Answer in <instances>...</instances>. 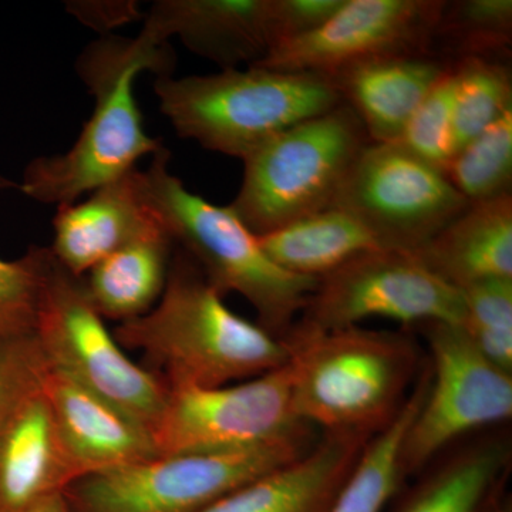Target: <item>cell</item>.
Segmentation results:
<instances>
[{"mask_svg": "<svg viewBox=\"0 0 512 512\" xmlns=\"http://www.w3.org/2000/svg\"><path fill=\"white\" fill-rule=\"evenodd\" d=\"M113 335L120 346L140 350L167 386H227L289 362L285 340L232 312L183 249L158 305L121 322Z\"/></svg>", "mask_w": 512, "mask_h": 512, "instance_id": "obj_1", "label": "cell"}, {"mask_svg": "<svg viewBox=\"0 0 512 512\" xmlns=\"http://www.w3.org/2000/svg\"><path fill=\"white\" fill-rule=\"evenodd\" d=\"M284 340L293 413L323 433L372 439L396 420L423 372L416 339L404 332L296 322Z\"/></svg>", "mask_w": 512, "mask_h": 512, "instance_id": "obj_2", "label": "cell"}, {"mask_svg": "<svg viewBox=\"0 0 512 512\" xmlns=\"http://www.w3.org/2000/svg\"><path fill=\"white\" fill-rule=\"evenodd\" d=\"M170 50L146 33L134 39L107 37L87 46L77 72L94 97L92 117L72 150L39 157L26 167L20 190L45 204H73L84 192L119 180L140 158L163 150L148 136L134 96V80L143 70L170 76Z\"/></svg>", "mask_w": 512, "mask_h": 512, "instance_id": "obj_3", "label": "cell"}, {"mask_svg": "<svg viewBox=\"0 0 512 512\" xmlns=\"http://www.w3.org/2000/svg\"><path fill=\"white\" fill-rule=\"evenodd\" d=\"M168 160L170 153L163 148L146 171L137 170L138 191L148 210L222 296H244L259 325L284 339L296 316L305 311L318 279L289 274L275 265L229 205L211 204L188 191L168 170Z\"/></svg>", "mask_w": 512, "mask_h": 512, "instance_id": "obj_4", "label": "cell"}, {"mask_svg": "<svg viewBox=\"0 0 512 512\" xmlns=\"http://www.w3.org/2000/svg\"><path fill=\"white\" fill-rule=\"evenodd\" d=\"M160 109L181 137L244 160L286 128L342 104L329 77L248 66L208 76H158Z\"/></svg>", "mask_w": 512, "mask_h": 512, "instance_id": "obj_5", "label": "cell"}, {"mask_svg": "<svg viewBox=\"0 0 512 512\" xmlns=\"http://www.w3.org/2000/svg\"><path fill=\"white\" fill-rule=\"evenodd\" d=\"M369 137L345 103L286 128L244 158L229 208L256 237L332 207Z\"/></svg>", "mask_w": 512, "mask_h": 512, "instance_id": "obj_6", "label": "cell"}, {"mask_svg": "<svg viewBox=\"0 0 512 512\" xmlns=\"http://www.w3.org/2000/svg\"><path fill=\"white\" fill-rule=\"evenodd\" d=\"M311 429L227 453L160 456L79 478L63 491L72 512H201L242 485L308 453Z\"/></svg>", "mask_w": 512, "mask_h": 512, "instance_id": "obj_7", "label": "cell"}, {"mask_svg": "<svg viewBox=\"0 0 512 512\" xmlns=\"http://www.w3.org/2000/svg\"><path fill=\"white\" fill-rule=\"evenodd\" d=\"M35 338L47 366L154 430L167 402V384L128 359L90 302L82 278L47 248Z\"/></svg>", "mask_w": 512, "mask_h": 512, "instance_id": "obj_8", "label": "cell"}, {"mask_svg": "<svg viewBox=\"0 0 512 512\" xmlns=\"http://www.w3.org/2000/svg\"><path fill=\"white\" fill-rule=\"evenodd\" d=\"M417 329L430 352V382L400 448L404 480L419 476L454 444L512 416V373L484 357L461 325L429 322Z\"/></svg>", "mask_w": 512, "mask_h": 512, "instance_id": "obj_9", "label": "cell"}, {"mask_svg": "<svg viewBox=\"0 0 512 512\" xmlns=\"http://www.w3.org/2000/svg\"><path fill=\"white\" fill-rule=\"evenodd\" d=\"M468 205L440 168L400 144L370 141L332 207L352 215L380 249L416 254Z\"/></svg>", "mask_w": 512, "mask_h": 512, "instance_id": "obj_10", "label": "cell"}, {"mask_svg": "<svg viewBox=\"0 0 512 512\" xmlns=\"http://www.w3.org/2000/svg\"><path fill=\"white\" fill-rule=\"evenodd\" d=\"M167 387L153 430L160 456L247 450L313 429L293 413L288 363L227 386Z\"/></svg>", "mask_w": 512, "mask_h": 512, "instance_id": "obj_11", "label": "cell"}, {"mask_svg": "<svg viewBox=\"0 0 512 512\" xmlns=\"http://www.w3.org/2000/svg\"><path fill=\"white\" fill-rule=\"evenodd\" d=\"M302 315L299 323L318 330L350 328L372 318L409 328L429 322L461 325L464 303L461 292L416 255L376 249L320 278Z\"/></svg>", "mask_w": 512, "mask_h": 512, "instance_id": "obj_12", "label": "cell"}, {"mask_svg": "<svg viewBox=\"0 0 512 512\" xmlns=\"http://www.w3.org/2000/svg\"><path fill=\"white\" fill-rule=\"evenodd\" d=\"M446 0H345L315 32L276 47L254 66L323 76L348 64L397 55H434Z\"/></svg>", "mask_w": 512, "mask_h": 512, "instance_id": "obj_13", "label": "cell"}, {"mask_svg": "<svg viewBox=\"0 0 512 512\" xmlns=\"http://www.w3.org/2000/svg\"><path fill=\"white\" fill-rule=\"evenodd\" d=\"M80 477L40 376L0 424V512H26Z\"/></svg>", "mask_w": 512, "mask_h": 512, "instance_id": "obj_14", "label": "cell"}, {"mask_svg": "<svg viewBox=\"0 0 512 512\" xmlns=\"http://www.w3.org/2000/svg\"><path fill=\"white\" fill-rule=\"evenodd\" d=\"M42 389L80 476L160 457L153 431L46 362Z\"/></svg>", "mask_w": 512, "mask_h": 512, "instance_id": "obj_15", "label": "cell"}, {"mask_svg": "<svg viewBox=\"0 0 512 512\" xmlns=\"http://www.w3.org/2000/svg\"><path fill=\"white\" fill-rule=\"evenodd\" d=\"M268 0H160L143 32L158 45L178 36L191 52L222 70L261 62L269 52Z\"/></svg>", "mask_w": 512, "mask_h": 512, "instance_id": "obj_16", "label": "cell"}, {"mask_svg": "<svg viewBox=\"0 0 512 512\" xmlns=\"http://www.w3.org/2000/svg\"><path fill=\"white\" fill-rule=\"evenodd\" d=\"M451 64L436 55L375 57L328 74L372 143H396L410 117Z\"/></svg>", "mask_w": 512, "mask_h": 512, "instance_id": "obj_17", "label": "cell"}, {"mask_svg": "<svg viewBox=\"0 0 512 512\" xmlns=\"http://www.w3.org/2000/svg\"><path fill=\"white\" fill-rule=\"evenodd\" d=\"M137 170L93 191L80 204L60 205L50 251L74 276L86 274L131 242L163 231L137 185Z\"/></svg>", "mask_w": 512, "mask_h": 512, "instance_id": "obj_18", "label": "cell"}, {"mask_svg": "<svg viewBox=\"0 0 512 512\" xmlns=\"http://www.w3.org/2000/svg\"><path fill=\"white\" fill-rule=\"evenodd\" d=\"M367 437L323 433L298 460L242 485L201 512H328Z\"/></svg>", "mask_w": 512, "mask_h": 512, "instance_id": "obj_19", "label": "cell"}, {"mask_svg": "<svg viewBox=\"0 0 512 512\" xmlns=\"http://www.w3.org/2000/svg\"><path fill=\"white\" fill-rule=\"evenodd\" d=\"M511 458L507 431L461 440L421 471L393 512H484L507 484Z\"/></svg>", "mask_w": 512, "mask_h": 512, "instance_id": "obj_20", "label": "cell"}, {"mask_svg": "<svg viewBox=\"0 0 512 512\" xmlns=\"http://www.w3.org/2000/svg\"><path fill=\"white\" fill-rule=\"evenodd\" d=\"M413 255L458 291L512 279V194L468 205Z\"/></svg>", "mask_w": 512, "mask_h": 512, "instance_id": "obj_21", "label": "cell"}, {"mask_svg": "<svg viewBox=\"0 0 512 512\" xmlns=\"http://www.w3.org/2000/svg\"><path fill=\"white\" fill-rule=\"evenodd\" d=\"M173 245L163 229L113 252L84 274V289L101 318L127 322L154 308L167 284Z\"/></svg>", "mask_w": 512, "mask_h": 512, "instance_id": "obj_22", "label": "cell"}, {"mask_svg": "<svg viewBox=\"0 0 512 512\" xmlns=\"http://www.w3.org/2000/svg\"><path fill=\"white\" fill-rule=\"evenodd\" d=\"M256 238L262 251L279 268L318 281L350 259L380 249L362 224L336 207Z\"/></svg>", "mask_w": 512, "mask_h": 512, "instance_id": "obj_23", "label": "cell"}, {"mask_svg": "<svg viewBox=\"0 0 512 512\" xmlns=\"http://www.w3.org/2000/svg\"><path fill=\"white\" fill-rule=\"evenodd\" d=\"M430 369L423 372L402 412L387 429L367 441L359 460L330 504L328 512H382L404 484L400 448L429 389Z\"/></svg>", "mask_w": 512, "mask_h": 512, "instance_id": "obj_24", "label": "cell"}, {"mask_svg": "<svg viewBox=\"0 0 512 512\" xmlns=\"http://www.w3.org/2000/svg\"><path fill=\"white\" fill-rule=\"evenodd\" d=\"M511 0H453L444 2L434 55L453 64L463 59L510 62Z\"/></svg>", "mask_w": 512, "mask_h": 512, "instance_id": "obj_25", "label": "cell"}, {"mask_svg": "<svg viewBox=\"0 0 512 512\" xmlns=\"http://www.w3.org/2000/svg\"><path fill=\"white\" fill-rule=\"evenodd\" d=\"M453 69L456 154L512 110V70L510 62L488 59H463Z\"/></svg>", "mask_w": 512, "mask_h": 512, "instance_id": "obj_26", "label": "cell"}, {"mask_svg": "<svg viewBox=\"0 0 512 512\" xmlns=\"http://www.w3.org/2000/svg\"><path fill=\"white\" fill-rule=\"evenodd\" d=\"M444 173L470 204L512 194V110L461 147Z\"/></svg>", "mask_w": 512, "mask_h": 512, "instance_id": "obj_27", "label": "cell"}, {"mask_svg": "<svg viewBox=\"0 0 512 512\" xmlns=\"http://www.w3.org/2000/svg\"><path fill=\"white\" fill-rule=\"evenodd\" d=\"M460 292L461 328L484 357L512 373V279H488Z\"/></svg>", "mask_w": 512, "mask_h": 512, "instance_id": "obj_28", "label": "cell"}, {"mask_svg": "<svg viewBox=\"0 0 512 512\" xmlns=\"http://www.w3.org/2000/svg\"><path fill=\"white\" fill-rule=\"evenodd\" d=\"M454 93L456 74L450 70L434 84L396 141L424 163L446 170L454 156Z\"/></svg>", "mask_w": 512, "mask_h": 512, "instance_id": "obj_29", "label": "cell"}, {"mask_svg": "<svg viewBox=\"0 0 512 512\" xmlns=\"http://www.w3.org/2000/svg\"><path fill=\"white\" fill-rule=\"evenodd\" d=\"M13 183L0 177V190ZM45 249L33 247L16 261L0 259V335H35Z\"/></svg>", "mask_w": 512, "mask_h": 512, "instance_id": "obj_30", "label": "cell"}, {"mask_svg": "<svg viewBox=\"0 0 512 512\" xmlns=\"http://www.w3.org/2000/svg\"><path fill=\"white\" fill-rule=\"evenodd\" d=\"M45 359L35 335L26 338L0 335V424L20 396L39 382Z\"/></svg>", "mask_w": 512, "mask_h": 512, "instance_id": "obj_31", "label": "cell"}, {"mask_svg": "<svg viewBox=\"0 0 512 512\" xmlns=\"http://www.w3.org/2000/svg\"><path fill=\"white\" fill-rule=\"evenodd\" d=\"M343 3L345 0H268L269 52L315 32L342 8Z\"/></svg>", "mask_w": 512, "mask_h": 512, "instance_id": "obj_32", "label": "cell"}, {"mask_svg": "<svg viewBox=\"0 0 512 512\" xmlns=\"http://www.w3.org/2000/svg\"><path fill=\"white\" fill-rule=\"evenodd\" d=\"M87 25L109 28L138 16L136 3H72L70 8Z\"/></svg>", "mask_w": 512, "mask_h": 512, "instance_id": "obj_33", "label": "cell"}, {"mask_svg": "<svg viewBox=\"0 0 512 512\" xmlns=\"http://www.w3.org/2000/svg\"><path fill=\"white\" fill-rule=\"evenodd\" d=\"M26 512H72L63 493L49 495Z\"/></svg>", "mask_w": 512, "mask_h": 512, "instance_id": "obj_34", "label": "cell"}, {"mask_svg": "<svg viewBox=\"0 0 512 512\" xmlns=\"http://www.w3.org/2000/svg\"><path fill=\"white\" fill-rule=\"evenodd\" d=\"M505 485L491 498L484 512H512L511 498L507 494V490H505Z\"/></svg>", "mask_w": 512, "mask_h": 512, "instance_id": "obj_35", "label": "cell"}]
</instances>
